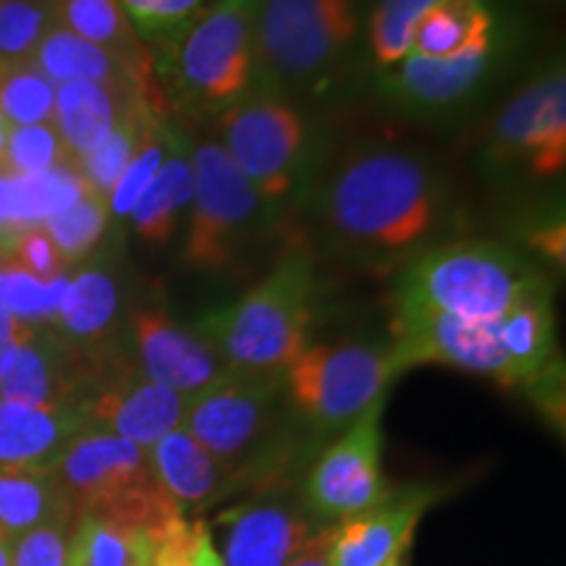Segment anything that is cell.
<instances>
[{
  "instance_id": "cell-39",
  "label": "cell",
  "mask_w": 566,
  "mask_h": 566,
  "mask_svg": "<svg viewBox=\"0 0 566 566\" xmlns=\"http://www.w3.org/2000/svg\"><path fill=\"white\" fill-rule=\"evenodd\" d=\"M55 24V0H0V61H32Z\"/></svg>"
},
{
  "instance_id": "cell-4",
  "label": "cell",
  "mask_w": 566,
  "mask_h": 566,
  "mask_svg": "<svg viewBox=\"0 0 566 566\" xmlns=\"http://www.w3.org/2000/svg\"><path fill=\"white\" fill-rule=\"evenodd\" d=\"M53 470L76 514L101 516L153 537L184 516L155 478L147 451L103 430L84 428Z\"/></svg>"
},
{
  "instance_id": "cell-8",
  "label": "cell",
  "mask_w": 566,
  "mask_h": 566,
  "mask_svg": "<svg viewBox=\"0 0 566 566\" xmlns=\"http://www.w3.org/2000/svg\"><path fill=\"white\" fill-rule=\"evenodd\" d=\"M357 32L354 0H263L254 21V76L273 84L321 76Z\"/></svg>"
},
{
  "instance_id": "cell-21",
  "label": "cell",
  "mask_w": 566,
  "mask_h": 566,
  "mask_svg": "<svg viewBox=\"0 0 566 566\" xmlns=\"http://www.w3.org/2000/svg\"><path fill=\"white\" fill-rule=\"evenodd\" d=\"M82 430L80 407H32L0 399V470H53Z\"/></svg>"
},
{
  "instance_id": "cell-50",
  "label": "cell",
  "mask_w": 566,
  "mask_h": 566,
  "mask_svg": "<svg viewBox=\"0 0 566 566\" xmlns=\"http://www.w3.org/2000/svg\"><path fill=\"white\" fill-rule=\"evenodd\" d=\"M394 566H407V564H405V562H399V564H394Z\"/></svg>"
},
{
  "instance_id": "cell-36",
  "label": "cell",
  "mask_w": 566,
  "mask_h": 566,
  "mask_svg": "<svg viewBox=\"0 0 566 566\" xmlns=\"http://www.w3.org/2000/svg\"><path fill=\"white\" fill-rule=\"evenodd\" d=\"M69 275L42 281L0 252V307L30 325H51Z\"/></svg>"
},
{
  "instance_id": "cell-33",
  "label": "cell",
  "mask_w": 566,
  "mask_h": 566,
  "mask_svg": "<svg viewBox=\"0 0 566 566\" xmlns=\"http://www.w3.org/2000/svg\"><path fill=\"white\" fill-rule=\"evenodd\" d=\"M132 30L145 42L153 61H168L184 34L192 30L208 0H118Z\"/></svg>"
},
{
  "instance_id": "cell-15",
  "label": "cell",
  "mask_w": 566,
  "mask_h": 566,
  "mask_svg": "<svg viewBox=\"0 0 566 566\" xmlns=\"http://www.w3.org/2000/svg\"><path fill=\"white\" fill-rule=\"evenodd\" d=\"M126 342L124 357L134 370L181 396H195L229 370L195 328H184L160 307L132 310Z\"/></svg>"
},
{
  "instance_id": "cell-19",
  "label": "cell",
  "mask_w": 566,
  "mask_h": 566,
  "mask_svg": "<svg viewBox=\"0 0 566 566\" xmlns=\"http://www.w3.org/2000/svg\"><path fill=\"white\" fill-rule=\"evenodd\" d=\"M122 313V281L113 265L87 263L66 279L51 328L84 357L108 367L124 357V352L116 349L118 331L126 328Z\"/></svg>"
},
{
  "instance_id": "cell-3",
  "label": "cell",
  "mask_w": 566,
  "mask_h": 566,
  "mask_svg": "<svg viewBox=\"0 0 566 566\" xmlns=\"http://www.w3.org/2000/svg\"><path fill=\"white\" fill-rule=\"evenodd\" d=\"M546 275L493 242H457L428 250L407 265L394 310H428L475 323H499Z\"/></svg>"
},
{
  "instance_id": "cell-37",
  "label": "cell",
  "mask_w": 566,
  "mask_h": 566,
  "mask_svg": "<svg viewBox=\"0 0 566 566\" xmlns=\"http://www.w3.org/2000/svg\"><path fill=\"white\" fill-rule=\"evenodd\" d=\"M438 0H378L370 19V48L378 66H396L412 51V40L424 13Z\"/></svg>"
},
{
  "instance_id": "cell-42",
  "label": "cell",
  "mask_w": 566,
  "mask_h": 566,
  "mask_svg": "<svg viewBox=\"0 0 566 566\" xmlns=\"http://www.w3.org/2000/svg\"><path fill=\"white\" fill-rule=\"evenodd\" d=\"M11 260L19 268H24L27 273L38 275L42 281L59 279V275H63V268H66L59 250H55L51 233L45 231V226H27V229H19L11 247Z\"/></svg>"
},
{
  "instance_id": "cell-30",
  "label": "cell",
  "mask_w": 566,
  "mask_h": 566,
  "mask_svg": "<svg viewBox=\"0 0 566 566\" xmlns=\"http://www.w3.org/2000/svg\"><path fill=\"white\" fill-rule=\"evenodd\" d=\"M495 19L485 0H438L417 24L412 51L424 59H449L493 42Z\"/></svg>"
},
{
  "instance_id": "cell-27",
  "label": "cell",
  "mask_w": 566,
  "mask_h": 566,
  "mask_svg": "<svg viewBox=\"0 0 566 566\" xmlns=\"http://www.w3.org/2000/svg\"><path fill=\"white\" fill-rule=\"evenodd\" d=\"M192 150L171 129V145H168V155L163 160L160 171L155 174L150 187L142 192L129 212L134 233L147 244H166L176 233L179 218L192 208Z\"/></svg>"
},
{
  "instance_id": "cell-24",
  "label": "cell",
  "mask_w": 566,
  "mask_h": 566,
  "mask_svg": "<svg viewBox=\"0 0 566 566\" xmlns=\"http://www.w3.org/2000/svg\"><path fill=\"white\" fill-rule=\"evenodd\" d=\"M137 97H142L139 92L95 82L55 84L53 126L63 142V150H66L71 166L95 150L116 129L118 118L124 116V111Z\"/></svg>"
},
{
  "instance_id": "cell-47",
  "label": "cell",
  "mask_w": 566,
  "mask_h": 566,
  "mask_svg": "<svg viewBox=\"0 0 566 566\" xmlns=\"http://www.w3.org/2000/svg\"><path fill=\"white\" fill-rule=\"evenodd\" d=\"M331 543H334V525H325L286 566H334L331 564Z\"/></svg>"
},
{
  "instance_id": "cell-7",
  "label": "cell",
  "mask_w": 566,
  "mask_h": 566,
  "mask_svg": "<svg viewBox=\"0 0 566 566\" xmlns=\"http://www.w3.org/2000/svg\"><path fill=\"white\" fill-rule=\"evenodd\" d=\"M260 3L263 0H216L184 34L168 59V71L184 103L223 113L252 92Z\"/></svg>"
},
{
  "instance_id": "cell-20",
  "label": "cell",
  "mask_w": 566,
  "mask_h": 566,
  "mask_svg": "<svg viewBox=\"0 0 566 566\" xmlns=\"http://www.w3.org/2000/svg\"><path fill=\"white\" fill-rule=\"evenodd\" d=\"M147 457L163 491L171 495L184 516L216 506L244 485L237 472L218 462L184 428L163 436L153 449H147Z\"/></svg>"
},
{
  "instance_id": "cell-29",
  "label": "cell",
  "mask_w": 566,
  "mask_h": 566,
  "mask_svg": "<svg viewBox=\"0 0 566 566\" xmlns=\"http://www.w3.org/2000/svg\"><path fill=\"white\" fill-rule=\"evenodd\" d=\"M87 192L71 163L30 176L0 174V223L13 229L42 226Z\"/></svg>"
},
{
  "instance_id": "cell-5",
  "label": "cell",
  "mask_w": 566,
  "mask_h": 566,
  "mask_svg": "<svg viewBox=\"0 0 566 566\" xmlns=\"http://www.w3.org/2000/svg\"><path fill=\"white\" fill-rule=\"evenodd\" d=\"M283 375L226 370L187 399L181 428L244 480H263L283 415Z\"/></svg>"
},
{
  "instance_id": "cell-35",
  "label": "cell",
  "mask_w": 566,
  "mask_h": 566,
  "mask_svg": "<svg viewBox=\"0 0 566 566\" xmlns=\"http://www.w3.org/2000/svg\"><path fill=\"white\" fill-rule=\"evenodd\" d=\"M42 226L51 233L63 265H76L82 260H87L103 244L105 233H108V200L87 189L71 208L61 210L59 216H53L51 221H45Z\"/></svg>"
},
{
  "instance_id": "cell-25",
  "label": "cell",
  "mask_w": 566,
  "mask_h": 566,
  "mask_svg": "<svg viewBox=\"0 0 566 566\" xmlns=\"http://www.w3.org/2000/svg\"><path fill=\"white\" fill-rule=\"evenodd\" d=\"M74 501L55 470H0V535L17 537L40 527H71Z\"/></svg>"
},
{
  "instance_id": "cell-22",
  "label": "cell",
  "mask_w": 566,
  "mask_h": 566,
  "mask_svg": "<svg viewBox=\"0 0 566 566\" xmlns=\"http://www.w3.org/2000/svg\"><path fill=\"white\" fill-rule=\"evenodd\" d=\"M493 59V42L470 48V51L449 55V59H424L409 53L396 63L388 76V95L409 108H446L462 101L483 82Z\"/></svg>"
},
{
  "instance_id": "cell-48",
  "label": "cell",
  "mask_w": 566,
  "mask_h": 566,
  "mask_svg": "<svg viewBox=\"0 0 566 566\" xmlns=\"http://www.w3.org/2000/svg\"><path fill=\"white\" fill-rule=\"evenodd\" d=\"M0 566H13V541L0 535Z\"/></svg>"
},
{
  "instance_id": "cell-31",
  "label": "cell",
  "mask_w": 566,
  "mask_h": 566,
  "mask_svg": "<svg viewBox=\"0 0 566 566\" xmlns=\"http://www.w3.org/2000/svg\"><path fill=\"white\" fill-rule=\"evenodd\" d=\"M155 537L92 514L69 530V566H153Z\"/></svg>"
},
{
  "instance_id": "cell-1",
  "label": "cell",
  "mask_w": 566,
  "mask_h": 566,
  "mask_svg": "<svg viewBox=\"0 0 566 566\" xmlns=\"http://www.w3.org/2000/svg\"><path fill=\"white\" fill-rule=\"evenodd\" d=\"M313 294V258L294 250L237 302L197 321L195 331L229 370L283 375L310 344Z\"/></svg>"
},
{
  "instance_id": "cell-14",
  "label": "cell",
  "mask_w": 566,
  "mask_h": 566,
  "mask_svg": "<svg viewBox=\"0 0 566 566\" xmlns=\"http://www.w3.org/2000/svg\"><path fill=\"white\" fill-rule=\"evenodd\" d=\"M187 399L189 396L147 380L122 357L105 367L80 409L84 428L118 436L147 451L163 436L181 428Z\"/></svg>"
},
{
  "instance_id": "cell-11",
  "label": "cell",
  "mask_w": 566,
  "mask_h": 566,
  "mask_svg": "<svg viewBox=\"0 0 566 566\" xmlns=\"http://www.w3.org/2000/svg\"><path fill=\"white\" fill-rule=\"evenodd\" d=\"M192 168L195 195L184 239V263L192 271L216 273L223 271L239 252L263 197L254 192L218 142H202L195 147Z\"/></svg>"
},
{
  "instance_id": "cell-26",
  "label": "cell",
  "mask_w": 566,
  "mask_h": 566,
  "mask_svg": "<svg viewBox=\"0 0 566 566\" xmlns=\"http://www.w3.org/2000/svg\"><path fill=\"white\" fill-rule=\"evenodd\" d=\"M499 336L506 357L512 359L520 388L556 359L554 286L548 279L537 281L530 292L499 321Z\"/></svg>"
},
{
  "instance_id": "cell-51",
  "label": "cell",
  "mask_w": 566,
  "mask_h": 566,
  "mask_svg": "<svg viewBox=\"0 0 566 566\" xmlns=\"http://www.w3.org/2000/svg\"><path fill=\"white\" fill-rule=\"evenodd\" d=\"M0 122H3V118H0Z\"/></svg>"
},
{
  "instance_id": "cell-6",
  "label": "cell",
  "mask_w": 566,
  "mask_h": 566,
  "mask_svg": "<svg viewBox=\"0 0 566 566\" xmlns=\"http://www.w3.org/2000/svg\"><path fill=\"white\" fill-rule=\"evenodd\" d=\"M388 346L307 344L283 373L289 405L321 433L344 430L367 407L388 396L399 378Z\"/></svg>"
},
{
  "instance_id": "cell-10",
  "label": "cell",
  "mask_w": 566,
  "mask_h": 566,
  "mask_svg": "<svg viewBox=\"0 0 566 566\" xmlns=\"http://www.w3.org/2000/svg\"><path fill=\"white\" fill-rule=\"evenodd\" d=\"M378 399L323 449L304 478L302 504L321 525H338L388 499L384 478V409Z\"/></svg>"
},
{
  "instance_id": "cell-17",
  "label": "cell",
  "mask_w": 566,
  "mask_h": 566,
  "mask_svg": "<svg viewBox=\"0 0 566 566\" xmlns=\"http://www.w3.org/2000/svg\"><path fill=\"white\" fill-rule=\"evenodd\" d=\"M103 370L51 325H38L0 378V399L32 407H80Z\"/></svg>"
},
{
  "instance_id": "cell-34",
  "label": "cell",
  "mask_w": 566,
  "mask_h": 566,
  "mask_svg": "<svg viewBox=\"0 0 566 566\" xmlns=\"http://www.w3.org/2000/svg\"><path fill=\"white\" fill-rule=\"evenodd\" d=\"M55 84L32 61H0V118L6 126L53 124Z\"/></svg>"
},
{
  "instance_id": "cell-45",
  "label": "cell",
  "mask_w": 566,
  "mask_h": 566,
  "mask_svg": "<svg viewBox=\"0 0 566 566\" xmlns=\"http://www.w3.org/2000/svg\"><path fill=\"white\" fill-rule=\"evenodd\" d=\"M34 328H38V325L19 321V317H13L11 313H6V310L0 307V378L9 370L13 357H17V352L24 346L27 338L34 334Z\"/></svg>"
},
{
  "instance_id": "cell-28",
  "label": "cell",
  "mask_w": 566,
  "mask_h": 566,
  "mask_svg": "<svg viewBox=\"0 0 566 566\" xmlns=\"http://www.w3.org/2000/svg\"><path fill=\"white\" fill-rule=\"evenodd\" d=\"M55 19L82 40L122 59L147 84H155L153 53L132 30L118 0H55Z\"/></svg>"
},
{
  "instance_id": "cell-32",
  "label": "cell",
  "mask_w": 566,
  "mask_h": 566,
  "mask_svg": "<svg viewBox=\"0 0 566 566\" xmlns=\"http://www.w3.org/2000/svg\"><path fill=\"white\" fill-rule=\"evenodd\" d=\"M153 118H158V108H153L145 97L129 103V108L124 111V116L118 118L116 129L105 137L95 150L84 155L74 163L76 174L82 176L84 187L90 192L101 195L108 200L111 189L116 187V181L122 179L124 168L129 166L132 155L137 153L145 129L153 124Z\"/></svg>"
},
{
  "instance_id": "cell-16",
  "label": "cell",
  "mask_w": 566,
  "mask_h": 566,
  "mask_svg": "<svg viewBox=\"0 0 566 566\" xmlns=\"http://www.w3.org/2000/svg\"><path fill=\"white\" fill-rule=\"evenodd\" d=\"M216 525L223 566H286L325 527L302 501L271 491L223 509Z\"/></svg>"
},
{
  "instance_id": "cell-43",
  "label": "cell",
  "mask_w": 566,
  "mask_h": 566,
  "mask_svg": "<svg viewBox=\"0 0 566 566\" xmlns=\"http://www.w3.org/2000/svg\"><path fill=\"white\" fill-rule=\"evenodd\" d=\"M69 530L40 527L13 541V566H69Z\"/></svg>"
},
{
  "instance_id": "cell-41",
  "label": "cell",
  "mask_w": 566,
  "mask_h": 566,
  "mask_svg": "<svg viewBox=\"0 0 566 566\" xmlns=\"http://www.w3.org/2000/svg\"><path fill=\"white\" fill-rule=\"evenodd\" d=\"M153 566H223L216 533L202 516H181L155 537Z\"/></svg>"
},
{
  "instance_id": "cell-2",
  "label": "cell",
  "mask_w": 566,
  "mask_h": 566,
  "mask_svg": "<svg viewBox=\"0 0 566 566\" xmlns=\"http://www.w3.org/2000/svg\"><path fill=\"white\" fill-rule=\"evenodd\" d=\"M438 205V187L420 160L370 153L338 171L325 197V218L344 242L394 254L433 231Z\"/></svg>"
},
{
  "instance_id": "cell-49",
  "label": "cell",
  "mask_w": 566,
  "mask_h": 566,
  "mask_svg": "<svg viewBox=\"0 0 566 566\" xmlns=\"http://www.w3.org/2000/svg\"><path fill=\"white\" fill-rule=\"evenodd\" d=\"M6 129H9V126H6L3 122H0V160H3V147H6Z\"/></svg>"
},
{
  "instance_id": "cell-18",
  "label": "cell",
  "mask_w": 566,
  "mask_h": 566,
  "mask_svg": "<svg viewBox=\"0 0 566 566\" xmlns=\"http://www.w3.org/2000/svg\"><path fill=\"white\" fill-rule=\"evenodd\" d=\"M441 491L433 485H409L367 512L334 525L331 564L334 566H394L405 562L415 530Z\"/></svg>"
},
{
  "instance_id": "cell-9",
  "label": "cell",
  "mask_w": 566,
  "mask_h": 566,
  "mask_svg": "<svg viewBox=\"0 0 566 566\" xmlns=\"http://www.w3.org/2000/svg\"><path fill=\"white\" fill-rule=\"evenodd\" d=\"M223 153L263 200H281L300 179L307 126L294 105L271 92H247L221 113Z\"/></svg>"
},
{
  "instance_id": "cell-23",
  "label": "cell",
  "mask_w": 566,
  "mask_h": 566,
  "mask_svg": "<svg viewBox=\"0 0 566 566\" xmlns=\"http://www.w3.org/2000/svg\"><path fill=\"white\" fill-rule=\"evenodd\" d=\"M32 63L53 84H63V82L108 84V87L139 92V95L150 105H155V108L160 105V92L155 84H147L139 74H134V71L126 66L122 59H116L113 53L103 51V48L92 45V42L82 40L80 34L66 30L59 19H55V24L45 32V38L40 40L38 51L32 55Z\"/></svg>"
},
{
  "instance_id": "cell-13",
  "label": "cell",
  "mask_w": 566,
  "mask_h": 566,
  "mask_svg": "<svg viewBox=\"0 0 566 566\" xmlns=\"http://www.w3.org/2000/svg\"><path fill=\"white\" fill-rule=\"evenodd\" d=\"M495 163H527L535 179H556L566 166V76L548 69L499 113L491 134Z\"/></svg>"
},
{
  "instance_id": "cell-12",
  "label": "cell",
  "mask_w": 566,
  "mask_h": 566,
  "mask_svg": "<svg viewBox=\"0 0 566 566\" xmlns=\"http://www.w3.org/2000/svg\"><path fill=\"white\" fill-rule=\"evenodd\" d=\"M388 349L399 373L446 365L485 375L499 386L520 388L512 359L501 346L499 323H475L428 310H394Z\"/></svg>"
},
{
  "instance_id": "cell-38",
  "label": "cell",
  "mask_w": 566,
  "mask_h": 566,
  "mask_svg": "<svg viewBox=\"0 0 566 566\" xmlns=\"http://www.w3.org/2000/svg\"><path fill=\"white\" fill-rule=\"evenodd\" d=\"M168 145H171V126H166L158 118H153V124L145 129V137H142L137 153L132 155L129 166L124 168L122 179L116 181V187L111 189L108 195V210L111 218H129L134 205L150 187L155 174L160 171L163 160L168 155Z\"/></svg>"
},
{
  "instance_id": "cell-44",
  "label": "cell",
  "mask_w": 566,
  "mask_h": 566,
  "mask_svg": "<svg viewBox=\"0 0 566 566\" xmlns=\"http://www.w3.org/2000/svg\"><path fill=\"white\" fill-rule=\"evenodd\" d=\"M533 394V401L546 412L551 420H558V428L564 424V367L562 359H554L546 370L537 373L533 380L525 386Z\"/></svg>"
},
{
  "instance_id": "cell-46",
  "label": "cell",
  "mask_w": 566,
  "mask_h": 566,
  "mask_svg": "<svg viewBox=\"0 0 566 566\" xmlns=\"http://www.w3.org/2000/svg\"><path fill=\"white\" fill-rule=\"evenodd\" d=\"M566 226H564V218H551L546 223H537L535 231L527 237V244L533 247L543 254V258H548L551 263L564 268V260H566Z\"/></svg>"
},
{
  "instance_id": "cell-40",
  "label": "cell",
  "mask_w": 566,
  "mask_h": 566,
  "mask_svg": "<svg viewBox=\"0 0 566 566\" xmlns=\"http://www.w3.org/2000/svg\"><path fill=\"white\" fill-rule=\"evenodd\" d=\"M61 163H69V155L63 150V142L53 124L9 126L6 129L0 174L30 176L61 166Z\"/></svg>"
}]
</instances>
